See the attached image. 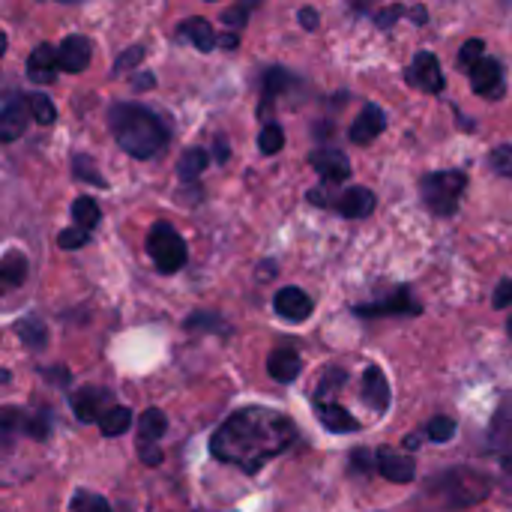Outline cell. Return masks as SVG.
<instances>
[{"label": "cell", "mask_w": 512, "mask_h": 512, "mask_svg": "<svg viewBox=\"0 0 512 512\" xmlns=\"http://www.w3.org/2000/svg\"><path fill=\"white\" fill-rule=\"evenodd\" d=\"M294 438V423L285 414H276L270 408H243L222 423V429L210 441V450L219 462L255 474L264 462L285 453Z\"/></svg>", "instance_id": "6da1fadb"}, {"label": "cell", "mask_w": 512, "mask_h": 512, "mask_svg": "<svg viewBox=\"0 0 512 512\" xmlns=\"http://www.w3.org/2000/svg\"><path fill=\"white\" fill-rule=\"evenodd\" d=\"M111 132L117 138V144L135 156V159H150L162 150V144L168 141V129L165 123L144 105H132V102H120L111 108L108 114Z\"/></svg>", "instance_id": "7a4b0ae2"}, {"label": "cell", "mask_w": 512, "mask_h": 512, "mask_svg": "<svg viewBox=\"0 0 512 512\" xmlns=\"http://www.w3.org/2000/svg\"><path fill=\"white\" fill-rule=\"evenodd\" d=\"M465 171H438V174H426L420 183L423 201L435 216H453L459 207V198L465 192Z\"/></svg>", "instance_id": "3957f363"}, {"label": "cell", "mask_w": 512, "mask_h": 512, "mask_svg": "<svg viewBox=\"0 0 512 512\" xmlns=\"http://www.w3.org/2000/svg\"><path fill=\"white\" fill-rule=\"evenodd\" d=\"M147 252L156 261L159 273H177V270H183V264L189 258L186 240L168 222L153 225V231L147 234Z\"/></svg>", "instance_id": "277c9868"}, {"label": "cell", "mask_w": 512, "mask_h": 512, "mask_svg": "<svg viewBox=\"0 0 512 512\" xmlns=\"http://www.w3.org/2000/svg\"><path fill=\"white\" fill-rule=\"evenodd\" d=\"M444 498L453 504V507H471L477 501H483L489 495V483L483 474H474V471H453L447 477H438L435 483Z\"/></svg>", "instance_id": "5b68a950"}, {"label": "cell", "mask_w": 512, "mask_h": 512, "mask_svg": "<svg viewBox=\"0 0 512 512\" xmlns=\"http://www.w3.org/2000/svg\"><path fill=\"white\" fill-rule=\"evenodd\" d=\"M468 72H471V87H474V93H480V96H486V99H501V96H504V87H507V81H504V66H501L495 57L477 60Z\"/></svg>", "instance_id": "8992f818"}, {"label": "cell", "mask_w": 512, "mask_h": 512, "mask_svg": "<svg viewBox=\"0 0 512 512\" xmlns=\"http://www.w3.org/2000/svg\"><path fill=\"white\" fill-rule=\"evenodd\" d=\"M408 81L429 90V93H441L444 90V72L438 66V57L429 54V51H420L411 63V72H408Z\"/></svg>", "instance_id": "52a82bcc"}, {"label": "cell", "mask_w": 512, "mask_h": 512, "mask_svg": "<svg viewBox=\"0 0 512 512\" xmlns=\"http://www.w3.org/2000/svg\"><path fill=\"white\" fill-rule=\"evenodd\" d=\"M90 54H93L90 39H84V36H66L60 42V48H57V66L63 72H84L87 63H90Z\"/></svg>", "instance_id": "ba28073f"}, {"label": "cell", "mask_w": 512, "mask_h": 512, "mask_svg": "<svg viewBox=\"0 0 512 512\" xmlns=\"http://www.w3.org/2000/svg\"><path fill=\"white\" fill-rule=\"evenodd\" d=\"M312 165L315 171L327 180V183H342L348 180L351 174V162L342 150H333V147H324V150H315L312 153Z\"/></svg>", "instance_id": "9c48e42d"}, {"label": "cell", "mask_w": 512, "mask_h": 512, "mask_svg": "<svg viewBox=\"0 0 512 512\" xmlns=\"http://www.w3.org/2000/svg\"><path fill=\"white\" fill-rule=\"evenodd\" d=\"M378 471L390 480V483H411L417 477V465L411 456H402L390 447L378 450Z\"/></svg>", "instance_id": "30bf717a"}, {"label": "cell", "mask_w": 512, "mask_h": 512, "mask_svg": "<svg viewBox=\"0 0 512 512\" xmlns=\"http://www.w3.org/2000/svg\"><path fill=\"white\" fill-rule=\"evenodd\" d=\"M57 48L54 45H48V42H42V45H36L33 48V54H30V60H27V75H30V81H36V84H51L54 78H57Z\"/></svg>", "instance_id": "8fae6325"}, {"label": "cell", "mask_w": 512, "mask_h": 512, "mask_svg": "<svg viewBox=\"0 0 512 512\" xmlns=\"http://www.w3.org/2000/svg\"><path fill=\"white\" fill-rule=\"evenodd\" d=\"M384 126H387L384 111L378 105H366L360 111V117L354 120V126H351V141L354 144H372L384 132Z\"/></svg>", "instance_id": "7c38bea8"}, {"label": "cell", "mask_w": 512, "mask_h": 512, "mask_svg": "<svg viewBox=\"0 0 512 512\" xmlns=\"http://www.w3.org/2000/svg\"><path fill=\"white\" fill-rule=\"evenodd\" d=\"M276 312L285 318V321H306L312 315V300L309 294H303L300 288H282L273 300Z\"/></svg>", "instance_id": "4fadbf2b"}, {"label": "cell", "mask_w": 512, "mask_h": 512, "mask_svg": "<svg viewBox=\"0 0 512 512\" xmlns=\"http://www.w3.org/2000/svg\"><path fill=\"white\" fill-rule=\"evenodd\" d=\"M333 207H336L342 216H348V219H363V216H369V213L375 210V195H372L366 186H354V189L342 192V195L333 201Z\"/></svg>", "instance_id": "5bb4252c"}, {"label": "cell", "mask_w": 512, "mask_h": 512, "mask_svg": "<svg viewBox=\"0 0 512 512\" xmlns=\"http://www.w3.org/2000/svg\"><path fill=\"white\" fill-rule=\"evenodd\" d=\"M357 312L360 315H366V318H378V315H417L420 312V306L411 300V294L402 288V291H396L393 297H387L384 303H372V306H357Z\"/></svg>", "instance_id": "9a60e30c"}, {"label": "cell", "mask_w": 512, "mask_h": 512, "mask_svg": "<svg viewBox=\"0 0 512 512\" xmlns=\"http://www.w3.org/2000/svg\"><path fill=\"white\" fill-rule=\"evenodd\" d=\"M363 399H366L378 414H384L387 405H390V384H387V378H384V372H381L378 366H369L366 375H363Z\"/></svg>", "instance_id": "2e32d148"}, {"label": "cell", "mask_w": 512, "mask_h": 512, "mask_svg": "<svg viewBox=\"0 0 512 512\" xmlns=\"http://www.w3.org/2000/svg\"><path fill=\"white\" fill-rule=\"evenodd\" d=\"M102 402H108V393H102V390H81V393L72 396V411H75V417L81 423H96V420L105 417Z\"/></svg>", "instance_id": "e0dca14e"}, {"label": "cell", "mask_w": 512, "mask_h": 512, "mask_svg": "<svg viewBox=\"0 0 512 512\" xmlns=\"http://www.w3.org/2000/svg\"><path fill=\"white\" fill-rule=\"evenodd\" d=\"M267 372H270V378H276L282 384H291L300 375V357H297V351H291V348L273 351L270 360H267Z\"/></svg>", "instance_id": "ac0fdd59"}, {"label": "cell", "mask_w": 512, "mask_h": 512, "mask_svg": "<svg viewBox=\"0 0 512 512\" xmlns=\"http://www.w3.org/2000/svg\"><path fill=\"white\" fill-rule=\"evenodd\" d=\"M27 111H24V105L21 102H12V105H6L3 111H0V141H18L21 135H24V129H27Z\"/></svg>", "instance_id": "d6986e66"}, {"label": "cell", "mask_w": 512, "mask_h": 512, "mask_svg": "<svg viewBox=\"0 0 512 512\" xmlns=\"http://www.w3.org/2000/svg\"><path fill=\"white\" fill-rule=\"evenodd\" d=\"M24 276H27V258L21 252L3 255V261H0V294L15 291L24 282Z\"/></svg>", "instance_id": "ffe728a7"}, {"label": "cell", "mask_w": 512, "mask_h": 512, "mask_svg": "<svg viewBox=\"0 0 512 512\" xmlns=\"http://www.w3.org/2000/svg\"><path fill=\"white\" fill-rule=\"evenodd\" d=\"M318 420L330 429V432H357L360 429V423L345 411V408H339V405H333V402H324V405H318Z\"/></svg>", "instance_id": "44dd1931"}, {"label": "cell", "mask_w": 512, "mask_h": 512, "mask_svg": "<svg viewBox=\"0 0 512 512\" xmlns=\"http://www.w3.org/2000/svg\"><path fill=\"white\" fill-rule=\"evenodd\" d=\"M183 33L192 39V45L198 51H213L216 48V33H213V24L207 18H189V21H183Z\"/></svg>", "instance_id": "7402d4cb"}, {"label": "cell", "mask_w": 512, "mask_h": 512, "mask_svg": "<svg viewBox=\"0 0 512 512\" xmlns=\"http://www.w3.org/2000/svg\"><path fill=\"white\" fill-rule=\"evenodd\" d=\"M168 432V420L159 408H150L141 414L138 420V435H141V444H156L162 435Z\"/></svg>", "instance_id": "603a6c76"}, {"label": "cell", "mask_w": 512, "mask_h": 512, "mask_svg": "<svg viewBox=\"0 0 512 512\" xmlns=\"http://www.w3.org/2000/svg\"><path fill=\"white\" fill-rule=\"evenodd\" d=\"M72 219H75V228L93 231V228L99 225V219H102V210H99V204H96L93 198L81 195V198H75V204H72Z\"/></svg>", "instance_id": "cb8c5ba5"}, {"label": "cell", "mask_w": 512, "mask_h": 512, "mask_svg": "<svg viewBox=\"0 0 512 512\" xmlns=\"http://www.w3.org/2000/svg\"><path fill=\"white\" fill-rule=\"evenodd\" d=\"M129 426H132V411H129V408H123V405L108 408V411H105V417L99 420V429H102V435H105V438H117V435L129 432Z\"/></svg>", "instance_id": "d4e9b609"}, {"label": "cell", "mask_w": 512, "mask_h": 512, "mask_svg": "<svg viewBox=\"0 0 512 512\" xmlns=\"http://www.w3.org/2000/svg\"><path fill=\"white\" fill-rule=\"evenodd\" d=\"M207 168V153L204 150H186L183 156H180V162H177V174H180V180H195L201 171Z\"/></svg>", "instance_id": "484cf974"}, {"label": "cell", "mask_w": 512, "mask_h": 512, "mask_svg": "<svg viewBox=\"0 0 512 512\" xmlns=\"http://www.w3.org/2000/svg\"><path fill=\"white\" fill-rule=\"evenodd\" d=\"M18 336H21V342H24L27 348H33V351H42L45 342H48V333H45V327H42L39 321H21V324H18Z\"/></svg>", "instance_id": "4316f807"}, {"label": "cell", "mask_w": 512, "mask_h": 512, "mask_svg": "<svg viewBox=\"0 0 512 512\" xmlns=\"http://www.w3.org/2000/svg\"><path fill=\"white\" fill-rule=\"evenodd\" d=\"M24 426V414L18 408H0V444H9Z\"/></svg>", "instance_id": "83f0119b"}, {"label": "cell", "mask_w": 512, "mask_h": 512, "mask_svg": "<svg viewBox=\"0 0 512 512\" xmlns=\"http://www.w3.org/2000/svg\"><path fill=\"white\" fill-rule=\"evenodd\" d=\"M282 144H285V132H282V126L267 123V126L261 129V135H258V147H261V153L273 156V153H279V150H282Z\"/></svg>", "instance_id": "f1b7e54d"}, {"label": "cell", "mask_w": 512, "mask_h": 512, "mask_svg": "<svg viewBox=\"0 0 512 512\" xmlns=\"http://www.w3.org/2000/svg\"><path fill=\"white\" fill-rule=\"evenodd\" d=\"M489 165L495 168V174L512 177V144H498V147L489 153Z\"/></svg>", "instance_id": "f546056e"}, {"label": "cell", "mask_w": 512, "mask_h": 512, "mask_svg": "<svg viewBox=\"0 0 512 512\" xmlns=\"http://www.w3.org/2000/svg\"><path fill=\"white\" fill-rule=\"evenodd\" d=\"M30 108H33V120L42 123V126H51L57 120V108H54V102L48 96H33Z\"/></svg>", "instance_id": "4dcf8cb0"}, {"label": "cell", "mask_w": 512, "mask_h": 512, "mask_svg": "<svg viewBox=\"0 0 512 512\" xmlns=\"http://www.w3.org/2000/svg\"><path fill=\"white\" fill-rule=\"evenodd\" d=\"M72 171H75V177L78 180H87V183H96V186H102L105 180H102V174L96 171V165L87 159V156H72Z\"/></svg>", "instance_id": "1f68e13d"}, {"label": "cell", "mask_w": 512, "mask_h": 512, "mask_svg": "<svg viewBox=\"0 0 512 512\" xmlns=\"http://www.w3.org/2000/svg\"><path fill=\"white\" fill-rule=\"evenodd\" d=\"M429 438L435 441V444H447V441H453V435H456V423L450 420V417H435L432 423H429Z\"/></svg>", "instance_id": "d6a6232c"}, {"label": "cell", "mask_w": 512, "mask_h": 512, "mask_svg": "<svg viewBox=\"0 0 512 512\" xmlns=\"http://www.w3.org/2000/svg\"><path fill=\"white\" fill-rule=\"evenodd\" d=\"M72 510L75 512H111L108 501L99 498V495H90V492H78L72 498Z\"/></svg>", "instance_id": "836d02e7"}, {"label": "cell", "mask_w": 512, "mask_h": 512, "mask_svg": "<svg viewBox=\"0 0 512 512\" xmlns=\"http://www.w3.org/2000/svg\"><path fill=\"white\" fill-rule=\"evenodd\" d=\"M342 381H345V372H339V369H330V372L321 378V387H318V396H315V399H318V405H324V402H327V399H330V396H333V393L342 387Z\"/></svg>", "instance_id": "e575fe53"}, {"label": "cell", "mask_w": 512, "mask_h": 512, "mask_svg": "<svg viewBox=\"0 0 512 512\" xmlns=\"http://www.w3.org/2000/svg\"><path fill=\"white\" fill-rule=\"evenodd\" d=\"M87 240H90V231H84V228H66L57 237L60 249H81V246H87Z\"/></svg>", "instance_id": "d590c367"}, {"label": "cell", "mask_w": 512, "mask_h": 512, "mask_svg": "<svg viewBox=\"0 0 512 512\" xmlns=\"http://www.w3.org/2000/svg\"><path fill=\"white\" fill-rule=\"evenodd\" d=\"M285 84H288V72L285 69H270L267 78H264V96L267 99H276Z\"/></svg>", "instance_id": "8d00e7d4"}, {"label": "cell", "mask_w": 512, "mask_h": 512, "mask_svg": "<svg viewBox=\"0 0 512 512\" xmlns=\"http://www.w3.org/2000/svg\"><path fill=\"white\" fill-rule=\"evenodd\" d=\"M30 438L36 441H45L48 438V414H36V417H24V426H21Z\"/></svg>", "instance_id": "74e56055"}, {"label": "cell", "mask_w": 512, "mask_h": 512, "mask_svg": "<svg viewBox=\"0 0 512 512\" xmlns=\"http://www.w3.org/2000/svg\"><path fill=\"white\" fill-rule=\"evenodd\" d=\"M477 60H483V42H480V39H471V42H465V45H462V51H459V63H462L465 69H471Z\"/></svg>", "instance_id": "f35d334b"}, {"label": "cell", "mask_w": 512, "mask_h": 512, "mask_svg": "<svg viewBox=\"0 0 512 512\" xmlns=\"http://www.w3.org/2000/svg\"><path fill=\"white\" fill-rule=\"evenodd\" d=\"M141 57H144V48H141V45H132L126 54H120V57H117V63H114V72H120V69H132V66H135Z\"/></svg>", "instance_id": "ab89813d"}, {"label": "cell", "mask_w": 512, "mask_h": 512, "mask_svg": "<svg viewBox=\"0 0 512 512\" xmlns=\"http://www.w3.org/2000/svg\"><path fill=\"white\" fill-rule=\"evenodd\" d=\"M246 15H249V6H234V9H225L222 12V21L228 27H243L246 24Z\"/></svg>", "instance_id": "60d3db41"}, {"label": "cell", "mask_w": 512, "mask_h": 512, "mask_svg": "<svg viewBox=\"0 0 512 512\" xmlns=\"http://www.w3.org/2000/svg\"><path fill=\"white\" fill-rule=\"evenodd\" d=\"M138 456H141V462L150 465V468L162 465V450H159L156 444H141V447H138Z\"/></svg>", "instance_id": "b9f144b4"}, {"label": "cell", "mask_w": 512, "mask_h": 512, "mask_svg": "<svg viewBox=\"0 0 512 512\" xmlns=\"http://www.w3.org/2000/svg\"><path fill=\"white\" fill-rule=\"evenodd\" d=\"M405 12H408V9H402V6H387V9H381V12H378V27H384V30L393 27V21H396L399 15H405Z\"/></svg>", "instance_id": "7bdbcfd3"}, {"label": "cell", "mask_w": 512, "mask_h": 512, "mask_svg": "<svg viewBox=\"0 0 512 512\" xmlns=\"http://www.w3.org/2000/svg\"><path fill=\"white\" fill-rule=\"evenodd\" d=\"M512 303V279H504L501 285H498V291H495V306L498 309H504V306H510Z\"/></svg>", "instance_id": "ee69618b"}, {"label": "cell", "mask_w": 512, "mask_h": 512, "mask_svg": "<svg viewBox=\"0 0 512 512\" xmlns=\"http://www.w3.org/2000/svg\"><path fill=\"white\" fill-rule=\"evenodd\" d=\"M300 21L306 30H315L318 27V12L315 9H300Z\"/></svg>", "instance_id": "f6af8a7d"}, {"label": "cell", "mask_w": 512, "mask_h": 512, "mask_svg": "<svg viewBox=\"0 0 512 512\" xmlns=\"http://www.w3.org/2000/svg\"><path fill=\"white\" fill-rule=\"evenodd\" d=\"M216 42H219L225 51H231V48H237V42H240V39H237V33H225V36H216Z\"/></svg>", "instance_id": "bcb514c9"}, {"label": "cell", "mask_w": 512, "mask_h": 512, "mask_svg": "<svg viewBox=\"0 0 512 512\" xmlns=\"http://www.w3.org/2000/svg\"><path fill=\"white\" fill-rule=\"evenodd\" d=\"M213 156H216V162H225V159H228V144H225V138H219V141H216Z\"/></svg>", "instance_id": "7dc6e473"}, {"label": "cell", "mask_w": 512, "mask_h": 512, "mask_svg": "<svg viewBox=\"0 0 512 512\" xmlns=\"http://www.w3.org/2000/svg\"><path fill=\"white\" fill-rule=\"evenodd\" d=\"M372 462H369V453H363V450H357L354 453V468H369Z\"/></svg>", "instance_id": "c3c4849f"}, {"label": "cell", "mask_w": 512, "mask_h": 512, "mask_svg": "<svg viewBox=\"0 0 512 512\" xmlns=\"http://www.w3.org/2000/svg\"><path fill=\"white\" fill-rule=\"evenodd\" d=\"M408 15H411V18H414V21H417V24H423V21H426V18H429V15H426V9H423V6H414V9H408Z\"/></svg>", "instance_id": "681fc988"}, {"label": "cell", "mask_w": 512, "mask_h": 512, "mask_svg": "<svg viewBox=\"0 0 512 512\" xmlns=\"http://www.w3.org/2000/svg\"><path fill=\"white\" fill-rule=\"evenodd\" d=\"M135 87H153V75H135Z\"/></svg>", "instance_id": "f907efd6"}, {"label": "cell", "mask_w": 512, "mask_h": 512, "mask_svg": "<svg viewBox=\"0 0 512 512\" xmlns=\"http://www.w3.org/2000/svg\"><path fill=\"white\" fill-rule=\"evenodd\" d=\"M3 51H6V36L0 33V57H3Z\"/></svg>", "instance_id": "816d5d0a"}, {"label": "cell", "mask_w": 512, "mask_h": 512, "mask_svg": "<svg viewBox=\"0 0 512 512\" xmlns=\"http://www.w3.org/2000/svg\"><path fill=\"white\" fill-rule=\"evenodd\" d=\"M507 330H510V333H512V321H510V324H507Z\"/></svg>", "instance_id": "f5cc1de1"}]
</instances>
